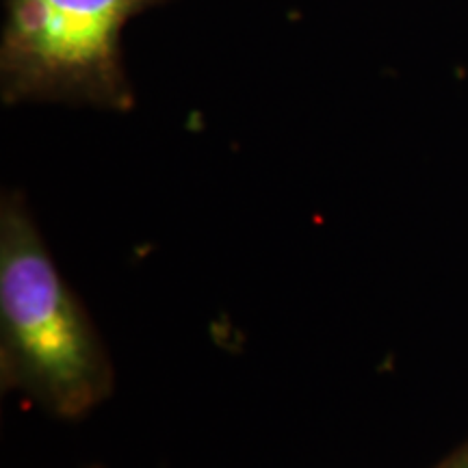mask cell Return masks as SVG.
<instances>
[{
	"label": "cell",
	"mask_w": 468,
	"mask_h": 468,
	"mask_svg": "<svg viewBox=\"0 0 468 468\" xmlns=\"http://www.w3.org/2000/svg\"><path fill=\"white\" fill-rule=\"evenodd\" d=\"M0 386L66 420L115 390L107 345L17 193L0 202Z\"/></svg>",
	"instance_id": "6da1fadb"
},
{
	"label": "cell",
	"mask_w": 468,
	"mask_h": 468,
	"mask_svg": "<svg viewBox=\"0 0 468 468\" xmlns=\"http://www.w3.org/2000/svg\"><path fill=\"white\" fill-rule=\"evenodd\" d=\"M91 468H101V466H91Z\"/></svg>",
	"instance_id": "277c9868"
},
{
	"label": "cell",
	"mask_w": 468,
	"mask_h": 468,
	"mask_svg": "<svg viewBox=\"0 0 468 468\" xmlns=\"http://www.w3.org/2000/svg\"><path fill=\"white\" fill-rule=\"evenodd\" d=\"M154 0H9L3 42V96L133 107L117 35Z\"/></svg>",
	"instance_id": "7a4b0ae2"
},
{
	"label": "cell",
	"mask_w": 468,
	"mask_h": 468,
	"mask_svg": "<svg viewBox=\"0 0 468 468\" xmlns=\"http://www.w3.org/2000/svg\"><path fill=\"white\" fill-rule=\"evenodd\" d=\"M434 468H468V441L462 442L447 458L438 462Z\"/></svg>",
	"instance_id": "3957f363"
}]
</instances>
